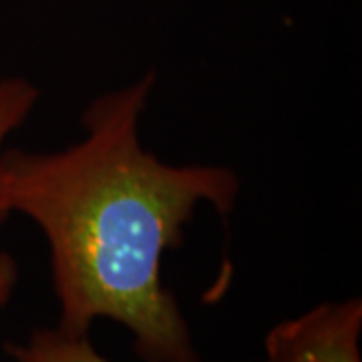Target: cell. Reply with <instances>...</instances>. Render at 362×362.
Here are the masks:
<instances>
[{"mask_svg":"<svg viewBox=\"0 0 362 362\" xmlns=\"http://www.w3.org/2000/svg\"><path fill=\"white\" fill-rule=\"evenodd\" d=\"M156 71L93 99L85 137L52 153L4 151L11 211L47 238L59 324L89 334L109 318L133 334L145 362H199L175 296L163 286L161 259L183 244V226L209 204L228 218L240 177L221 165H169L139 143V117Z\"/></svg>","mask_w":362,"mask_h":362,"instance_id":"1","label":"cell"},{"mask_svg":"<svg viewBox=\"0 0 362 362\" xmlns=\"http://www.w3.org/2000/svg\"><path fill=\"white\" fill-rule=\"evenodd\" d=\"M361 332V298L324 302L272 328L266 362H362Z\"/></svg>","mask_w":362,"mask_h":362,"instance_id":"2","label":"cell"},{"mask_svg":"<svg viewBox=\"0 0 362 362\" xmlns=\"http://www.w3.org/2000/svg\"><path fill=\"white\" fill-rule=\"evenodd\" d=\"M4 350L11 362H109L90 344L89 334L66 332L61 326L39 328L26 342L6 344Z\"/></svg>","mask_w":362,"mask_h":362,"instance_id":"3","label":"cell"},{"mask_svg":"<svg viewBox=\"0 0 362 362\" xmlns=\"http://www.w3.org/2000/svg\"><path fill=\"white\" fill-rule=\"evenodd\" d=\"M40 90L37 85L23 77H8L0 81V226L11 214L6 197V175H4V151L2 145L6 137L18 129L39 103Z\"/></svg>","mask_w":362,"mask_h":362,"instance_id":"4","label":"cell"},{"mask_svg":"<svg viewBox=\"0 0 362 362\" xmlns=\"http://www.w3.org/2000/svg\"><path fill=\"white\" fill-rule=\"evenodd\" d=\"M18 282V264L11 254L0 252V306L13 298L14 286Z\"/></svg>","mask_w":362,"mask_h":362,"instance_id":"5","label":"cell"}]
</instances>
